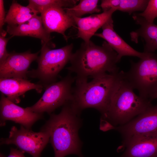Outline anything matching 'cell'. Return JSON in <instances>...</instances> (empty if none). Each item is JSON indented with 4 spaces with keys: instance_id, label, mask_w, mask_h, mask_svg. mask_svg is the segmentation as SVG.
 <instances>
[{
    "instance_id": "cell-1",
    "label": "cell",
    "mask_w": 157,
    "mask_h": 157,
    "mask_svg": "<svg viewBox=\"0 0 157 157\" xmlns=\"http://www.w3.org/2000/svg\"><path fill=\"white\" fill-rule=\"evenodd\" d=\"M119 62L117 53L105 41L101 46L90 40L83 42L80 48L73 53L67 68L69 73L76 74L75 82L88 81L92 78L108 73L116 74L119 72L117 64Z\"/></svg>"
},
{
    "instance_id": "cell-2",
    "label": "cell",
    "mask_w": 157,
    "mask_h": 157,
    "mask_svg": "<svg viewBox=\"0 0 157 157\" xmlns=\"http://www.w3.org/2000/svg\"><path fill=\"white\" fill-rule=\"evenodd\" d=\"M80 114L69 101L63 106L58 114H50L49 119L41 128L40 131L49 135V142L53 149L54 157H65L70 154L83 157L78 136L81 124Z\"/></svg>"
},
{
    "instance_id": "cell-3",
    "label": "cell",
    "mask_w": 157,
    "mask_h": 157,
    "mask_svg": "<svg viewBox=\"0 0 157 157\" xmlns=\"http://www.w3.org/2000/svg\"><path fill=\"white\" fill-rule=\"evenodd\" d=\"M134 89L121 71L102 120L110 129L112 124L123 125L152 105L151 101L143 99L134 92Z\"/></svg>"
},
{
    "instance_id": "cell-4",
    "label": "cell",
    "mask_w": 157,
    "mask_h": 157,
    "mask_svg": "<svg viewBox=\"0 0 157 157\" xmlns=\"http://www.w3.org/2000/svg\"><path fill=\"white\" fill-rule=\"evenodd\" d=\"M119 72L101 74L89 82H76L71 101L74 108L80 113L85 109L93 108L103 114L108 106Z\"/></svg>"
},
{
    "instance_id": "cell-5",
    "label": "cell",
    "mask_w": 157,
    "mask_h": 157,
    "mask_svg": "<svg viewBox=\"0 0 157 157\" xmlns=\"http://www.w3.org/2000/svg\"><path fill=\"white\" fill-rule=\"evenodd\" d=\"M40 54L37 61L35 69L28 71L27 76L39 80L38 83L44 87L56 82L58 76L69 62L73 45L72 43L56 49H51L45 44H42Z\"/></svg>"
},
{
    "instance_id": "cell-6",
    "label": "cell",
    "mask_w": 157,
    "mask_h": 157,
    "mask_svg": "<svg viewBox=\"0 0 157 157\" xmlns=\"http://www.w3.org/2000/svg\"><path fill=\"white\" fill-rule=\"evenodd\" d=\"M131 63L130 69L125 72V77L140 97L150 100L157 92V54L150 53L137 62Z\"/></svg>"
},
{
    "instance_id": "cell-7",
    "label": "cell",
    "mask_w": 157,
    "mask_h": 157,
    "mask_svg": "<svg viewBox=\"0 0 157 157\" xmlns=\"http://www.w3.org/2000/svg\"><path fill=\"white\" fill-rule=\"evenodd\" d=\"M75 77L68 74L60 81L47 85L45 91L38 101L33 105L26 107L30 111L49 114L58 108L63 106L72 99V85Z\"/></svg>"
},
{
    "instance_id": "cell-8",
    "label": "cell",
    "mask_w": 157,
    "mask_h": 157,
    "mask_svg": "<svg viewBox=\"0 0 157 157\" xmlns=\"http://www.w3.org/2000/svg\"><path fill=\"white\" fill-rule=\"evenodd\" d=\"M49 140V135L46 132H35L22 125L19 129L14 126L11 128L8 138L1 139L0 144H14L33 157H40Z\"/></svg>"
},
{
    "instance_id": "cell-9",
    "label": "cell",
    "mask_w": 157,
    "mask_h": 157,
    "mask_svg": "<svg viewBox=\"0 0 157 157\" xmlns=\"http://www.w3.org/2000/svg\"><path fill=\"white\" fill-rule=\"evenodd\" d=\"M0 126L6 125V122L10 120L31 129L37 121L43 118V114L33 112L17 105L1 94L0 101Z\"/></svg>"
},
{
    "instance_id": "cell-10",
    "label": "cell",
    "mask_w": 157,
    "mask_h": 157,
    "mask_svg": "<svg viewBox=\"0 0 157 157\" xmlns=\"http://www.w3.org/2000/svg\"><path fill=\"white\" fill-rule=\"evenodd\" d=\"M124 140L133 136L157 131V105H152L135 118L116 127Z\"/></svg>"
},
{
    "instance_id": "cell-11",
    "label": "cell",
    "mask_w": 157,
    "mask_h": 157,
    "mask_svg": "<svg viewBox=\"0 0 157 157\" xmlns=\"http://www.w3.org/2000/svg\"><path fill=\"white\" fill-rule=\"evenodd\" d=\"M40 52V51L32 53L28 51L21 53H10L5 62L0 65V78L27 79L30 65L37 60Z\"/></svg>"
},
{
    "instance_id": "cell-12",
    "label": "cell",
    "mask_w": 157,
    "mask_h": 157,
    "mask_svg": "<svg viewBox=\"0 0 157 157\" xmlns=\"http://www.w3.org/2000/svg\"><path fill=\"white\" fill-rule=\"evenodd\" d=\"M40 13L46 31L49 34L53 32L59 33L67 42L69 37L66 35V31L72 26L75 27L72 17L67 13L64 8L58 7L47 8Z\"/></svg>"
},
{
    "instance_id": "cell-13",
    "label": "cell",
    "mask_w": 157,
    "mask_h": 157,
    "mask_svg": "<svg viewBox=\"0 0 157 157\" xmlns=\"http://www.w3.org/2000/svg\"><path fill=\"white\" fill-rule=\"evenodd\" d=\"M101 33H95L94 35L104 39L117 53L119 61L125 56L137 57L144 58L150 53L141 52L133 49L126 43L115 31L114 28L113 21L112 17L109 19L101 27Z\"/></svg>"
},
{
    "instance_id": "cell-14",
    "label": "cell",
    "mask_w": 157,
    "mask_h": 157,
    "mask_svg": "<svg viewBox=\"0 0 157 157\" xmlns=\"http://www.w3.org/2000/svg\"><path fill=\"white\" fill-rule=\"evenodd\" d=\"M124 142L123 157H157V131L134 136Z\"/></svg>"
},
{
    "instance_id": "cell-15",
    "label": "cell",
    "mask_w": 157,
    "mask_h": 157,
    "mask_svg": "<svg viewBox=\"0 0 157 157\" xmlns=\"http://www.w3.org/2000/svg\"><path fill=\"white\" fill-rule=\"evenodd\" d=\"M6 32L11 36H28L41 40L42 44H45L50 48L55 47L52 42L50 34L44 29L41 16L36 15L26 22L17 26L8 25Z\"/></svg>"
},
{
    "instance_id": "cell-16",
    "label": "cell",
    "mask_w": 157,
    "mask_h": 157,
    "mask_svg": "<svg viewBox=\"0 0 157 157\" xmlns=\"http://www.w3.org/2000/svg\"><path fill=\"white\" fill-rule=\"evenodd\" d=\"M116 10L115 8H112L101 13L84 17L71 16L74 19L78 30L76 36L85 42H89L98 30L112 17L113 14Z\"/></svg>"
},
{
    "instance_id": "cell-17",
    "label": "cell",
    "mask_w": 157,
    "mask_h": 157,
    "mask_svg": "<svg viewBox=\"0 0 157 157\" xmlns=\"http://www.w3.org/2000/svg\"><path fill=\"white\" fill-rule=\"evenodd\" d=\"M44 88L42 85L31 83L27 79L0 78L1 94L15 104L20 102V97L28 91L35 90L38 92L41 93Z\"/></svg>"
},
{
    "instance_id": "cell-18",
    "label": "cell",
    "mask_w": 157,
    "mask_h": 157,
    "mask_svg": "<svg viewBox=\"0 0 157 157\" xmlns=\"http://www.w3.org/2000/svg\"><path fill=\"white\" fill-rule=\"evenodd\" d=\"M136 23L140 24V28L131 32V40L136 43L138 42V38L141 37L145 42L144 49L151 45L157 38V25L150 23L143 17L134 13L133 16Z\"/></svg>"
},
{
    "instance_id": "cell-19",
    "label": "cell",
    "mask_w": 157,
    "mask_h": 157,
    "mask_svg": "<svg viewBox=\"0 0 157 157\" xmlns=\"http://www.w3.org/2000/svg\"><path fill=\"white\" fill-rule=\"evenodd\" d=\"M39 13L27 6H24L13 1L6 15L5 23L17 26L23 24Z\"/></svg>"
},
{
    "instance_id": "cell-20",
    "label": "cell",
    "mask_w": 157,
    "mask_h": 157,
    "mask_svg": "<svg viewBox=\"0 0 157 157\" xmlns=\"http://www.w3.org/2000/svg\"><path fill=\"white\" fill-rule=\"evenodd\" d=\"M98 0H81L78 4L68 8H64L66 12L70 16L81 17L84 15L100 12L98 7Z\"/></svg>"
},
{
    "instance_id": "cell-21",
    "label": "cell",
    "mask_w": 157,
    "mask_h": 157,
    "mask_svg": "<svg viewBox=\"0 0 157 157\" xmlns=\"http://www.w3.org/2000/svg\"><path fill=\"white\" fill-rule=\"evenodd\" d=\"M78 0H29L27 5L39 13L52 7L64 8L72 7L76 5Z\"/></svg>"
},
{
    "instance_id": "cell-22",
    "label": "cell",
    "mask_w": 157,
    "mask_h": 157,
    "mask_svg": "<svg viewBox=\"0 0 157 157\" xmlns=\"http://www.w3.org/2000/svg\"><path fill=\"white\" fill-rule=\"evenodd\" d=\"M149 1L147 0H120L117 10L128 13L130 15L135 11L143 12Z\"/></svg>"
},
{
    "instance_id": "cell-23",
    "label": "cell",
    "mask_w": 157,
    "mask_h": 157,
    "mask_svg": "<svg viewBox=\"0 0 157 157\" xmlns=\"http://www.w3.org/2000/svg\"><path fill=\"white\" fill-rule=\"evenodd\" d=\"M135 14L148 22L154 23L155 19L157 17V0H149L145 10L142 13Z\"/></svg>"
},
{
    "instance_id": "cell-24",
    "label": "cell",
    "mask_w": 157,
    "mask_h": 157,
    "mask_svg": "<svg viewBox=\"0 0 157 157\" xmlns=\"http://www.w3.org/2000/svg\"><path fill=\"white\" fill-rule=\"evenodd\" d=\"M12 37L6 38L5 36H0V65L5 62L10 55L7 51L6 46L9 40Z\"/></svg>"
},
{
    "instance_id": "cell-25",
    "label": "cell",
    "mask_w": 157,
    "mask_h": 157,
    "mask_svg": "<svg viewBox=\"0 0 157 157\" xmlns=\"http://www.w3.org/2000/svg\"><path fill=\"white\" fill-rule=\"evenodd\" d=\"M120 3V0H102L100 5L103 12L112 8L117 9Z\"/></svg>"
},
{
    "instance_id": "cell-26",
    "label": "cell",
    "mask_w": 157,
    "mask_h": 157,
    "mask_svg": "<svg viewBox=\"0 0 157 157\" xmlns=\"http://www.w3.org/2000/svg\"><path fill=\"white\" fill-rule=\"evenodd\" d=\"M6 16L3 1V0H0V35L5 36H6L7 32L3 29V27L5 23Z\"/></svg>"
},
{
    "instance_id": "cell-27",
    "label": "cell",
    "mask_w": 157,
    "mask_h": 157,
    "mask_svg": "<svg viewBox=\"0 0 157 157\" xmlns=\"http://www.w3.org/2000/svg\"><path fill=\"white\" fill-rule=\"evenodd\" d=\"M24 153L20 149L11 148L10 154L7 157H26L24 155Z\"/></svg>"
},
{
    "instance_id": "cell-28",
    "label": "cell",
    "mask_w": 157,
    "mask_h": 157,
    "mask_svg": "<svg viewBox=\"0 0 157 157\" xmlns=\"http://www.w3.org/2000/svg\"><path fill=\"white\" fill-rule=\"evenodd\" d=\"M156 49H157V38L151 45L144 49V52L154 53Z\"/></svg>"
},
{
    "instance_id": "cell-29",
    "label": "cell",
    "mask_w": 157,
    "mask_h": 157,
    "mask_svg": "<svg viewBox=\"0 0 157 157\" xmlns=\"http://www.w3.org/2000/svg\"><path fill=\"white\" fill-rule=\"evenodd\" d=\"M157 99V92L153 95L150 98V100L151 101L154 99Z\"/></svg>"
},
{
    "instance_id": "cell-30",
    "label": "cell",
    "mask_w": 157,
    "mask_h": 157,
    "mask_svg": "<svg viewBox=\"0 0 157 157\" xmlns=\"http://www.w3.org/2000/svg\"><path fill=\"white\" fill-rule=\"evenodd\" d=\"M0 157H5V156L2 154H0Z\"/></svg>"
}]
</instances>
